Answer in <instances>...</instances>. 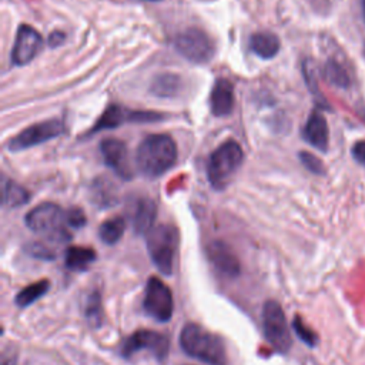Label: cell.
Listing matches in <instances>:
<instances>
[{"mask_svg":"<svg viewBox=\"0 0 365 365\" xmlns=\"http://www.w3.org/2000/svg\"><path fill=\"white\" fill-rule=\"evenodd\" d=\"M177 161V145L167 134H151L145 137L135 153L138 171L147 178H157L174 167Z\"/></svg>","mask_w":365,"mask_h":365,"instance_id":"obj_1","label":"cell"},{"mask_svg":"<svg viewBox=\"0 0 365 365\" xmlns=\"http://www.w3.org/2000/svg\"><path fill=\"white\" fill-rule=\"evenodd\" d=\"M182 351L208 365H227V349L222 339L204 327L190 322L180 332Z\"/></svg>","mask_w":365,"mask_h":365,"instance_id":"obj_2","label":"cell"},{"mask_svg":"<svg viewBox=\"0 0 365 365\" xmlns=\"http://www.w3.org/2000/svg\"><path fill=\"white\" fill-rule=\"evenodd\" d=\"M242 160V148L235 140H227L217 147L211 153L207 165V177L212 188L224 190L240 170Z\"/></svg>","mask_w":365,"mask_h":365,"instance_id":"obj_3","label":"cell"},{"mask_svg":"<svg viewBox=\"0 0 365 365\" xmlns=\"http://www.w3.org/2000/svg\"><path fill=\"white\" fill-rule=\"evenodd\" d=\"M26 225L36 234L44 235L50 241L67 242L71 234L66 228V211L54 202H43L26 214Z\"/></svg>","mask_w":365,"mask_h":365,"instance_id":"obj_4","label":"cell"},{"mask_svg":"<svg viewBox=\"0 0 365 365\" xmlns=\"http://www.w3.org/2000/svg\"><path fill=\"white\" fill-rule=\"evenodd\" d=\"M148 255L163 275H171L178 248V231L170 224L154 225L145 234Z\"/></svg>","mask_w":365,"mask_h":365,"instance_id":"obj_5","label":"cell"},{"mask_svg":"<svg viewBox=\"0 0 365 365\" xmlns=\"http://www.w3.org/2000/svg\"><path fill=\"white\" fill-rule=\"evenodd\" d=\"M262 329L267 342L278 354H287L291 348V334L285 314L277 301H267L262 308Z\"/></svg>","mask_w":365,"mask_h":365,"instance_id":"obj_6","label":"cell"},{"mask_svg":"<svg viewBox=\"0 0 365 365\" xmlns=\"http://www.w3.org/2000/svg\"><path fill=\"white\" fill-rule=\"evenodd\" d=\"M174 47L184 58L195 64L208 63L215 53V46L211 37L195 27H188L180 31L174 38Z\"/></svg>","mask_w":365,"mask_h":365,"instance_id":"obj_7","label":"cell"},{"mask_svg":"<svg viewBox=\"0 0 365 365\" xmlns=\"http://www.w3.org/2000/svg\"><path fill=\"white\" fill-rule=\"evenodd\" d=\"M141 351H148L150 355L157 361L164 359L170 351L168 336L153 329H138L127 336L120 346L121 356L127 359L133 358Z\"/></svg>","mask_w":365,"mask_h":365,"instance_id":"obj_8","label":"cell"},{"mask_svg":"<svg viewBox=\"0 0 365 365\" xmlns=\"http://www.w3.org/2000/svg\"><path fill=\"white\" fill-rule=\"evenodd\" d=\"M143 308L148 317L167 322L174 314V299L170 288L157 277H150L145 284Z\"/></svg>","mask_w":365,"mask_h":365,"instance_id":"obj_9","label":"cell"},{"mask_svg":"<svg viewBox=\"0 0 365 365\" xmlns=\"http://www.w3.org/2000/svg\"><path fill=\"white\" fill-rule=\"evenodd\" d=\"M63 133H64V124L57 118H51L21 130L17 135L10 138L7 148L13 153H17V151L38 145L41 143H46L48 140H53L61 135Z\"/></svg>","mask_w":365,"mask_h":365,"instance_id":"obj_10","label":"cell"},{"mask_svg":"<svg viewBox=\"0 0 365 365\" xmlns=\"http://www.w3.org/2000/svg\"><path fill=\"white\" fill-rule=\"evenodd\" d=\"M41 47L43 37L40 36V33L27 24H21L17 30L14 46L11 50V63L14 66L29 64L38 54Z\"/></svg>","mask_w":365,"mask_h":365,"instance_id":"obj_11","label":"cell"},{"mask_svg":"<svg viewBox=\"0 0 365 365\" xmlns=\"http://www.w3.org/2000/svg\"><path fill=\"white\" fill-rule=\"evenodd\" d=\"M100 151L107 167H110L121 178L130 180L133 170L128 161L127 145L118 138H104L100 143Z\"/></svg>","mask_w":365,"mask_h":365,"instance_id":"obj_12","label":"cell"},{"mask_svg":"<svg viewBox=\"0 0 365 365\" xmlns=\"http://www.w3.org/2000/svg\"><path fill=\"white\" fill-rule=\"evenodd\" d=\"M207 257L215 271L227 278L240 275L241 265L232 250L222 241H212L207 247Z\"/></svg>","mask_w":365,"mask_h":365,"instance_id":"obj_13","label":"cell"},{"mask_svg":"<svg viewBox=\"0 0 365 365\" xmlns=\"http://www.w3.org/2000/svg\"><path fill=\"white\" fill-rule=\"evenodd\" d=\"M302 137L307 143H309L317 150L322 153L328 150V141H329L328 123L318 110H314L309 114L305 125L302 127Z\"/></svg>","mask_w":365,"mask_h":365,"instance_id":"obj_14","label":"cell"},{"mask_svg":"<svg viewBox=\"0 0 365 365\" xmlns=\"http://www.w3.org/2000/svg\"><path fill=\"white\" fill-rule=\"evenodd\" d=\"M210 107L214 115L224 117L232 111L234 107V86L227 78H218L211 90Z\"/></svg>","mask_w":365,"mask_h":365,"instance_id":"obj_15","label":"cell"},{"mask_svg":"<svg viewBox=\"0 0 365 365\" xmlns=\"http://www.w3.org/2000/svg\"><path fill=\"white\" fill-rule=\"evenodd\" d=\"M157 217V205L150 198H140L131 214L133 230L137 234H147L153 227Z\"/></svg>","mask_w":365,"mask_h":365,"instance_id":"obj_16","label":"cell"},{"mask_svg":"<svg viewBox=\"0 0 365 365\" xmlns=\"http://www.w3.org/2000/svg\"><path fill=\"white\" fill-rule=\"evenodd\" d=\"M279 38L269 31L254 33L250 38V47L252 53L264 60L275 57L279 51Z\"/></svg>","mask_w":365,"mask_h":365,"instance_id":"obj_17","label":"cell"},{"mask_svg":"<svg viewBox=\"0 0 365 365\" xmlns=\"http://www.w3.org/2000/svg\"><path fill=\"white\" fill-rule=\"evenodd\" d=\"M96 259V251L88 247H68L64 254V264L70 271H86Z\"/></svg>","mask_w":365,"mask_h":365,"instance_id":"obj_18","label":"cell"},{"mask_svg":"<svg viewBox=\"0 0 365 365\" xmlns=\"http://www.w3.org/2000/svg\"><path fill=\"white\" fill-rule=\"evenodd\" d=\"M181 84L182 81L177 74L163 73L151 81V93L161 98H171L180 93Z\"/></svg>","mask_w":365,"mask_h":365,"instance_id":"obj_19","label":"cell"},{"mask_svg":"<svg viewBox=\"0 0 365 365\" xmlns=\"http://www.w3.org/2000/svg\"><path fill=\"white\" fill-rule=\"evenodd\" d=\"M130 111H124L121 107L118 106H110L108 108H106V111L101 114V117L97 120V123L94 124V127L90 130V134L98 133L101 130H107V128H115L120 124H123L124 121L130 120V117H127Z\"/></svg>","mask_w":365,"mask_h":365,"instance_id":"obj_20","label":"cell"},{"mask_svg":"<svg viewBox=\"0 0 365 365\" xmlns=\"http://www.w3.org/2000/svg\"><path fill=\"white\" fill-rule=\"evenodd\" d=\"M48 289H50V282L47 279L33 282L17 292L14 302L19 308H27L29 305L40 299Z\"/></svg>","mask_w":365,"mask_h":365,"instance_id":"obj_21","label":"cell"},{"mask_svg":"<svg viewBox=\"0 0 365 365\" xmlns=\"http://www.w3.org/2000/svg\"><path fill=\"white\" fill-rule=\"evenodd\" d=\"M125 230V221L121 217H113L106 220L98 227V237L107 245H114L120 241Z\"/></svg>","mask_w":365,"mask_h":365,"instance_id":"obj_22","label":"cell"},{"mask_svg":"<svg viewBox=\"0 0 365 365\" xmlns=\"http://www.w3.org/2000/svg\"><path fill=\"white\" fill-rule=\"evenodd\" d=\"M324 77L329 84L339 88H348L351 84V78L346 68L338 60L334 58L327 60L324 66Z\"/></svg>","mask_w":365,"mask_h":365,"instance_id":"obj_23","label":"cell"},{"mask_svg":"<svg viewBox=\"0 0 365 365\" xmlns=\"http://www.w3.org/2000/svg\"><path fill=\"white\" fill-rule=\"evenodd\" d=\"M86 318L93 328H98L103 324V305H101V295L98 291H93L86 304Z\"/></svg>","mask_w":365,"mask_h":365,"instance_id":"obj_24","label":"cell"},{"mask_svg":"<svg viewBox=\"0 0 365 365\" xmlns=\"http://www.w3.org/2000/svg\"><path fill=\"white\" fill-rule=\"evenodd\" d=\"M30 198V194L26 188L19 185L14 181H7L4 185V204L7 207H20L26 204Z\"/></svg>","mask_w":365,"mask_h":365,"instance_id":"obj_25","label":"cell"},{"mask_svg":"<svg viewBox=\"0 0 365 365\" xmlns=\"http://www.w3.org/2000/svg\"><path fill=\"white\" fill-rule=\"evenodd\" d=\"M292 328H294L297 336H298L304 344H307V345H309V346H315V345H317V342H318L317 334L301 319V317L295 315V318H294V321H292Z\"/></svg>","mask_w":365,"mask_h":365,"instance_id":"obj_26","label":"cell"},{"mask_svg":"<svg viewBox=\"0 0 365 365\" xmlns=\"http://www.w3.org/2000/svg\"><path fill=\"white\" fill-rule=\"evenodd\" d=\"M299 160H301L302 165L308 171H311L314 174H319V175H322L325 173L324 164H322V161L317 155H314V154H311L308 151H301L299 153Z\"/></svg>","mask_w":365,"mask_h":365,"instance_id":"obj_27","label":"cell"},{"mask_svg":"<svg viewBox=\"0 0 365 365\" xmlns=\"http://www.w3.org/2000/svg\"><path fill=\"white\" fill-rule=\"evenodd\" d=\"M26 252L30 254L34 258H40V259H53L54 258V252L47 248L44 244L40 242H30L26 245Z\"/></svg>","mask_w":365,"mask_h":365,"instance_id":"obj_28","label":"cell"},{"mask_svg":"<svg viewBox=\"0 0 365 365\" xmlns=\"http://www.w3.org/2000/svg\"><path fill=\"white\" fill-rule=\"evenodd\" d=\"M66 221H67V225L71 228H81L86 225L87 218L81 208L73 207L68 211H66Z\"/></svg>","mask_w":365,"mask_h":365,"instance_id":"obj_29","label":"cell"},{"mask_svg":"<svg viewBox=\"0 0 365 365\" xmlns=\"http://www.w3.org/2000/svg\"><path fill=\"white\" fill-rule=\"evenodd\" d=\"M351 153H352V157L355 158V161L365 167V140L356 141V143L352 145Z\"/></svg>","mask_w":365,"mask_h":365,"instance_id":"obj_30","label":"cell"},{"mask_svg":"<svg viewBox=\"0 0 365 365\" xmlns=\"http://www.w3.org/2000/svg\"><path fill=\"white\" fill-rule=\"evenodd\" d=\"M64 38H66L64 33H61V31H53V33L48 36L47 41H48V44H50L51 47H56V46H60V44L64 41Z\"/></svg>","mask_w":365,"mask_h":365,"instance_id":"obj_31","label":"cell"},{"mask_svg":"<svg viewBox=\"0 0 365 365\" xmlns=\"http://www.w3.org/2000/svg\"><path fill=\"white\" fill-rule=\"evenodd\" d=\"M1 365H14V361H13L11 358H9V359H3Z\"/></svg>","mask_w":365,"mask_h":365,"instance_id":"obj_32","label":"cell"},{"mask_svg":"<svg viewBox=\"0 0 365 365\" xmlns=\"http://www.w3.org/2000/svg\"><path fill=\"white\" fill-rule=\"evenodd\" d=\"M362 14H364V20H365V0H362Z\"/></svg>","mask_w":365,"mask_h":365,"instance_id":"obj_33","label":"cell"},{"mask_svg":"<svg viewBox=\"0 0 365 365\" xmlns=\"http://www.w3.org/2000/svg\"><path fill=\"white\" fill-rule=\"evenodd\" d=\"M145 1H160V0H145Z\"/></svg>","mask_w":365,"mask_h":365,"instance_id":"obj_34","label":"cell"}]
</instances>
